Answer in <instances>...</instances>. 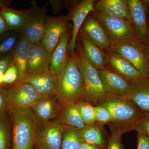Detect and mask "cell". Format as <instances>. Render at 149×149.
Listing matches in <instances>:
<instances>
[{
	"instance_id": "cell-2",
	"label": "cell",
	"mask_w": 149,
	"mask_h": 149,
	"mask_svg": "<svg viewBox=\"0 0 149 149\" xmlns=\"http://www.w3.org/2000/svg\"><path fill=\"white\" fill-rule=\"evenodd\" d=\"M97 103L109 112L113 122L118 124V127L127 131L133 130L143 113L126 97L113 95L106 92L99 98Z\"/></svg>"
},
{
	"instance_id": "cell-10",
	"label": "cell",
	"mask_w": 149,
	"mask_h": 149,
	"mask_svg": "<svg viewBox=\"0 0 149 149\" xmlns=\"http://www.w3.org/2000/svg\"><path fill=\"white\" fill-rule=\"evenodd\" d=\"M131 16L137 40L144 43H149V30L147 22L146 5L143 1L128 0Z\"/></svg>"
},
{
	"instance_id": "cell-6",
	"label": "cell",
	"mask_w": 149,
	"mask_h": 149,
	"mask_svg": "<svg viewBox=\"0 0 149 149\" xmlns=\"http://www.w3.org/2000/svg\"><path fill=\"white\" fill-rule=\"evenodd\" d=\"M93 16L108 34L111 44L129 42L137 40L131 21L104 16L95 11L94 12Z\"/></svg>"
},
{
	"instance_id": "cell-36",
	"label": "cell",
	"mask_w": 149,
	"mask_h": 149,
	"mask_svg": "<svg viewBox=\"0 0 149 149\" xmlns=\"http://www.w3.org/2000/svg\"><path fill=\"white\" fill-rule=\"evenodd\" d=\"M7 106V87L0 86V113L6 110Z\"/></svg>"
},
{
	"instance_id": "cell-31",
	"label": "cell",
	"mask_w": 149,
	"mask_h": 149,
	"mask_svg": "<svg viewBox=\"0 0 149 149\" xmlns=\"http://www.w3.org/2000/svg\"><path fill=\"white\" fill-rule=\"evenodd\" d=\"M18 78V69L13 61L4 72L3 86L8 87L13 85L17 82Z\"/></svg>"
},
{
	"instance_id": "cell-30",
	"label": "cell",
	"mask_w": 149,
	"mask_h": 149,
	"mask_svg": "<svg viewBox=\"0 0 149 149\" xmlns=\"http://www.w3.org/2000/svg\"><path fill=\"white\" fill-rule=\"evenodd\" d=\"M19 38L17 34H11L0 41V56L10 52L16 45Z\"/></svg>"
},
{
	"instance_id": "cell-15",
	"label": "cell",
	"mask_w": 149,
	"mask_h": 149,
	"mask_svg": "<svg viewBox=\"0 0 149 149\" xmlns=\"http://www.w3.org/2000/svg\"><path fill=\"white\" fill-rule=\"evenodd\" d=\"M20 82L31 85L40 95L57 94L58 92V79L50 70L39 74L27 75Z\"/></svg>"
},
{
	"instance_id": "cell-4",
	"label": "cell",
	"mask_w": 149,
	"mask_h": 149,
	"mask_svg": "<svg viewBox=\"0 0 149 149\" xmlns=\"http://www.w3.org/2000/svg\"><path fill=\"white\" fill-rule=\"evenodd\" d=\"M77 64L83 76L85 87V100L90 104L97 103L98 100L105 93L99 77L97 69L86 60L82 46H76Z\"/></svg>"
},
{
	"instance_id": "cell-20",
	"label": "cell",
	"mask_w": 149,
	"mask_h": 149,
	"mask_svg": "<svg viewBox=\"0 0 149 149\" xmlns=\"http://www.w3.org/2000/svg\"><path fill=\"white\" fill-rule=\"evenodd\" d=\"M69 42V33L68 31L61 36L51 56L49 70L55 74L58 79L61 76L70 59L68 49Z\"/></svg>"
},
{
	"instance_id": "cell-9",
	"label": "cell",
	"mask_w": 149,
	"mask_h": 149,
	"mask_svg": "<svg viewBox=\"0 0 149 149\" xmlns=\"http://www.w3.org/2000/svg\"><path fill=\"white\" fill-rule=\"evenodd\" d=\"M41 95L31 85L17 82L7 87L8 106L31 108Z\"/></svg>"
},
{
	"instance_id": "cell-38",
	"label": "cell",
	"mask_w": 149,
	"mask_h": 149,
	"mask_svg": "<svg viewBox=\"0 0 149 149\" xmlns=\"http://www.w3.org/2000/svg\"><path fill=\"white\" fill-rule=\"evenodd\" d=\"M6 2L0 1V35H3L6 32L8 31V28L4 20L1 13V9L2 7L4 5L6 4Z\"/></svg>"
},
{
	"instance_id": "cell-28",
	"label": "cell",
	"mask_w": 149,
	"mask_h": 149,
	"mask_svg": "<svg viewBox=\"0 0 149 149\" xmlns=\"http://www.w3.org/2000/svg\"><path fill=\"white\" fill-rule=\"evenodd\" d=\"M83 142L90 145L101 148L104 144V140L101 131L95 124L85 125L80 130Z\"/></svg>"
},
{
	"instance_id": "cell-8",
	"label": "cell",
	"mask_w": 149,
	"mask_h": 149,
	"mask_svg": "<svg viewBox=\"0 0 149 149\" xmlns=\"http://www.w3.org/2000/svg\"><path fill=\"white\" fill-rule=\"evenodd\" d=\"M68 16H47L45 31L40 42L52 54L61 36L68 31Z\"/></svg>"
},
{
	"instance_id": "cell-34",
	"label": "cell",
	"mask_w": 149,
	"mask_h": 149,
	"mask_svg": "<svg viewBox=\"0 0 149 149\" xmlns=\"http://www.w3.org/2000/svg\"><path fill=\"white\" fill-rule=\"evenodd\" d=\"M96 121L99 124H104L114 122L112 116L107 109L100 105L95 107Z\"/></svg>"
},
{
	"instance_id": "cell-18",
	"label": "cell",
	"mask_w": 149,
	"mask_h": 149,
	"mask_svg": "<svg viewBox=\"0 0 149 149\" xmlns=\"http://www.w3.org/2000/svg\"><path fill=\"white\" fill-rule=\"evenodd\" d=\"M81 36L88 38L102 49L109 50L111 40L101 24L94 17L85 21L82 28Z\"/></svg>"
},
{
	"instance_id": "cell-16",
	"label": "cell",
	"mask_w": 149,
	"mask_h": 149,
	"mask_svg": "<svg viewBox=\"0 0 149 149\" xmlns=\"http://www.w3.org/2000/svg\"><path fill=\"white\" fill-rule=\"evenodd\" d=\"M124 97L143 112L149 113V79L141 77L129 83Z\"/></svg>"
},
{
	"instance_id": "cell-22",
	"label": "cell",
	"mask_w": 149,
	"mask_h": 149,
	"mask_svg": "<svg viewBox=\"0 0 149 149\" xmlns=\"http://www.w3.org/2000/svg\"><path fill=\"white\" fill-rule=\"evenodd\" d=\"M31 44V42L22 34L19 37L16 45L11 52L13 62L18 69V78L17 82L22 81L27 76V58Z\"/></svg>"
},
{
	"instance_id": "cell-14",
	"label": "cell",
	"mask_w": 149,
	"mask_h": 149,
	"mask_svg": "<svg viewBox=\"0 0 149 149\" xmlns=\"http://www.w3.org/2000/svg\"><path fill=\"white\" fill-rule=\"evenodd\" d=\"M47 16L43 9H31L27 22L22 28V35L32 43L40 42L45 31Z\"/></svg>"
},
{
	"instance_id": "cell-29",
	"label": "cell",
	"mask_w": 149,
	"mask_h": 149,
	"mask_svg": "<svg viewBox=\"0 0 149 149\" xmlns=\"http://www.w3.org/2000/svg\"><path fill=\"white\" fill-rule=\"evenodd\" d=\"M77 108L85 125L93 124L96 121L95 107L92 104L83 100L77 102Z\"/></svg>"
},
{
	"instance_id": "cell-33",
	"label": "cell",
	"mask_w": 149,
	"mask_h": 149,
	"mask_svg": "<svg viewBox=\"0 0 149 149\" xmlns=\"http://www.w3.org/2000/svg\"><path fill=\"white\" fill-rule=\"evenodd\" d=\"M138 134L149 138V113L143 112L140 119L133 127Z\"/></svg>"
},
{
	"instance_id": "cell-41",
	"label": "cell",
	"mask_w": 149,
	"mask_h": 149,
	"mask_svg": "<svg viewBox=\"0 0 149 149\" xmlns=\"http://www.w3.org/2000/svg\"><path fill=\"white\" fill-rule=\"evenodd\" d=\"M143 1L146 5H149V0H145Z\"/></svg>"
},
{
	"instance_id": "cell-12",
	"label": "cell",
	"mask_w": 149,
	"mask_h": 149,
	"mask_svg": "<svg viewBox=\"0 0 149 149\" xmlns=\"http://www.w3.org/2000/svg\"><path fill=\"white\" fill-rule=\"evenodd\" d=\"M62 104L58 95L48 94L37 99L31 109L38 120L48 121L56 118Z\"/></svg>"
},
{
	"instance_id": "cell-26",
	"label": "cell",
	"mask_w": 149,
	"mask_h": 149,
	"mask_svg": "<svg viewBox=\"0 0 149 149\" xmlns=\"http://www.w3.org/2000/svg\"><path fill=\"white\" fill-rule=\"evenodd\" d=\"M83 142L80 130L65 125L60 149H79Z\"/></svg>"
},
{
	"instance_id": "cell-27",
	"label": "cell",
	"mask_w": 149,
	"mask_h": 149,
	"mask_svg": "<svg viewBox=\"0 0 149 149\" xmlns=\"http://www.w3.org/2000/svg\"><path fill=\"white\" fill-rule=\"evenodd\" d=\"M11 141V121L6 109L0 113V149H9Z\"/></svg>"
},
{
	"instance_id": "cell-37",
	"label": "cell",
	"mask_w": 149,
	"mask_h": 149,
	"mask_svg": "<svg viewBox=\"0 0 149 149\" xmlns=\"http://www.w3.org/2000/svg\"><path fill=\"white\" fill-rule=\"evenodd\" d=\"M137 149H149V138L144 135L138 134Z\"/></svg>"
},
{
	"instance_id": "cell-11",
	"label": "cell",
	"mask_w": 149,
	"mask_h": 149,
	"mask_svg": "<svg viewBox=\"0 0 149 149\" xmlns=\"http://www.w3.org/2000/svg\"><path fill=\"white\" fill-rule=\"evenodd\" d=\"M95 11L94 1L85 0L80 2L72 9L68 16L73 23L72 35L69 40L68 49L71 55L75 54L76 48V40L78 32L85 22L87 16L91 12Z\"/></svg>"
},
{
	"instance_id": "cell-40",
	"label": "cell",
	"mask_w": 149,
	"mask_h": 149,
	"mask_svg": "<svg viewBox=\"0 0 149 149\" xmlns=\"http://www.w3.org/2000/svg\"><path fill=\"white\" fill-rule=\"evenodd\" d=\"M143 44L149 61V43H144Z\"/></svg>"
},
{
	"instance_id": "cell-7",
	"label": "cell",
	"mask_w": 149,
	"mask_h": 149,
	"mask_svg": "<svg viewBox=\"0 0 149 149\" xmlns=\"http://www.w3.org/2000/svg\"><path fill=\"white\" fill-rule=\"evenodd\" d=\"M64 126L56 118L39 120L35 145L38 149H60Z\"/></svg>"
},
{
	"instance_id": "cell-19",
	"label": "cell",
	"mask_w": 149,
	"mask_h": 149,
	"mask_svg": "<svg viewBox=\"0 0 149 149\" xmlns=\"http://www.w3.org/2000/svg\"><path fill=\"white\" fill-rule=\"evenodd\" d=\"M95 11L104 16L129 20L131 16L127 0H101L94 4Z\"/></svg>"
},
{
	"instance_id": "cell-23",
	"label": "cell",
	"mask_w": 149,
	"mask_h": 149,
	"mask_svg": "<svg viewBox=\"0 0 149 149\" xmlns=\"http://www.w3.org/2000/svg\"><path fill=\"white\" fill-rule=\"evenodd\" d=\"M77 102H62L56 118L63 125L71 126L80 130L85 125L78 110Z\"/></svg>"
},
{
	"instance_id": "cell-25",
	"label": "cell",
	"mask_w": 149,
	"mask_h": 149,
	"mask_svg": "<svg viewBox=\"0 0 149 149\" xmlns=\"http://www.w3.org/2000/svg\"><path fill=\"white\" fill-rule=\"evenodd\" d=\"M31 10H19L10 8L8 4L3 6L1 13L9 31L22 29L29 18Z\"/></svg>"
},
{
	"instance_id": "cell-17",
	"label": "cell",
	"mask_w": 149,
	"mask_h": 149,
	"mask_svg": "<svg viewBox=\"0 0 149 149\" xmlns=\"http://www.w3.org/2000/svg\"><path fill=\"white\" fill-rule=\"evenodd\" d=\"M99 77L106 93L118 96H125L129 83L113 70L107 67L97 70Z\"/></svg>"
},
{
	"instance_id": "cell-39",
	"label": "cell",
	"mask_w": 149,
	"mask_h": 149,
	"mask_svg": "<svg viewBox=\"0 0 149 149\" xmlns=\"http://www.w3.org/2000/svg\"><path fill=\"white\" fill-rule=\"evenodd\" d=\"M79 149H101V148L83 142L80 145Z\"/></svg>"
},
{
	"instance_id": "cell-24",
	"label": "cell",
	"mask_w": 149,
	"mask_h": 149,
	"mask_svg": "<svg viewBox=\"0 0 149 149\" xmlns=\"http://www.w3.org/2000/svg\"><path fill=\"white\" fill-rule=\"evenodd\" d=\"M81 42L85 58L94 67L99 70L108 65L107 54L88 38L81 36Z\"/></svg>"
},
{
	"instance_id": "cell-1",
	"label": "cell",
	"mask_w": 149,
	"mask_h": 149,
	"mask_svg": "<svg viewBox=\"0 0 149 149\" xmlns=\"http://www.w3.org/2000/svg\"><path fill=\"white\" fill-rule=\"evenodd\" d=\"M6 110L11 121V149H32L39 120L31 108L8 105Z\"/></svg>"
},
{
	"instance_id": "cell-32",
	"label": "cell",
	"mask_w": 149,
	"mask_h": 149,
	"mask_svg": "<svg viewBox=\"0 0 149 149\" xmlns=\"http://www.w3.org/2000/svg\"><path fill=\"white\" fill-rule=\"evenodd\" d=\"M126 131V129L118 127L115 129L110 138L107 149H123L121 136Z\"/></svg>"
},
{
	"instance_id": "cell-13",
	"label": "cell",
	"mask_w": 149,
	"mask_h": 149,
	"mask_svg": "<svg viewBox=\"0 0 149 149\" xmlns=\"http://www.w3.org/2000/svg\"><path fill=\"white\" fill-rule=\"evenodd\" d=\"M51 56L52 54L47 50L42 43H32L27 58V75L39 74L49 70Z\"/></svg>"
},
{
	"instance_id": "cell-5",
	"label": "cell",
	"mask_w": 149,
	"mask_h": 149,
	"mask_svg": "<svg viewBox=\"0 0 149 149\" xmlns=\"http://www.w3.org/2000/svg\"><path fill=\"white\" fill-rule=\"evenodd\" d=\"M110 50L126 59L144 77L149 79V61L143 43L136 40L111 44Z\"/></svg>"
},
{
	"instance_id": "cell-21",
	"label": "cell",
	"mask_w": 149,
	"mask_h": 149,
	"mask_svg": "<svg viewBox=\"0 0 149 149\" xmlns=\"http://www.w3.org/2000/svg\"><path fill=\"white\" fill-rule=\"evenodd\" d=\"M107 54L108 65L129 83L144 77L133 65L122 56L110 50Z\"/></svg>"
},
{
	"instance_id": "cell-3",
	"label": "cell",
	"mask_w": 149,
	"mask_h": 149,
	"mask_svg": "<svg viewBox=\"0 0 149 149\" xmlns=\"http://www.w3.org/2000/svg\"><path fill=\"white\" fill-rule=\"evenodd\" d=\"M58 95L62 102L85 100L84 80L75 53L71 55L69 63L58 78Z\"/></svg>"
},
{
	"instance_id": "cell-35",
	"label": "cell",
	"mask_w": 149,
	"mask_h": 149,
	"mask_svg": "<svg viewBox=\"0 0 149 149\" xmlns=\"http://www.w3.org/2000/svg\"><path fill=\"white\" fill-rule=\"evenodd\" d=\"M11 52L2 56L0 58V74H4L6 70L13 62Z\"/></svg>"
}]
</instances>
